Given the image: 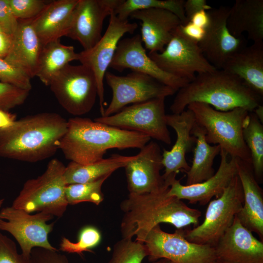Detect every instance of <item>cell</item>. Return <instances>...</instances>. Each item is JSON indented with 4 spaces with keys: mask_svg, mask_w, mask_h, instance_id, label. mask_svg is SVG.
<instances>
[{
    "mask_svg": "<svg viewBox=\"0 0 263 263\" xmlns=\"http://www.w3.org/2000/svg\"><path fill=\"white\" fill-rule=\"evenodd\" d=\"M184 0H122L114 13L122 19H128L134 11L148 9H161L169 11L176 15L182 24L187 21L185 16Z\"/></svg>",
    "mask_w": 263,
    "mask_h": 263,
    "instance_id": "obj_32",
    "label": "cell"
},
{
    "mask_svg": "<svg viewBox=\"0 0 263 263\" xmlns=\"http://www.w3.org/2000/svg\"><path fill=\"white\" fill-rule=\"evenodd\" d=\"M214 247L216 259L225 263H263V242L236 216Z\"/></svg>",
    "mask_w": 263,
    "mask_h": 263,
    "instance_id": "obj_20",
    "label": "cell"
},
{
    "mask_svg": "<svg viewBox=\"0 0 263 263\" xmlns=\"http://www.w3.org/2000/svg\"><path fill=\"white\" fill-rule=\"evenodd\" d=\"M227 26L237 38L243 33L253 43L263 42V0H237L230 7Z\"/></svg>",
    "mask_w": 263,
    "mask_h": 263,
    "instance_id": "obj_27",
    "label": "cell"
},
{
    "mask_svg": "<svg viewBox=\"0 0 263 263\" xmlns=\"http://www.w3.org/2000/svg\"><path fill=\"white\" fill-rule=\"evenodd\" d=\"M243 135L250 152L254 176L258 183L261 182L263 176V125L253 112H249Z\"/></svg>",
    "mask_w": 263,
    "mask_h": 263,
    "instance_id": "obj_31",
    "label": "cell"
},
{
    "mask_svg": "<svg viewBox=\"0 0 263 263\" xmlns=\"http://www.w3.org/2000/svg\"><path fill=\"white\" fill-rule=\"evenodd\" d=\"M184 9L188 22L195 13L201 10L208 11L212 8L206 0H185Z\"/></svg>",
    "mask_w": 263,
    "mask_h": 263,
    "instance_id": "obj_43",
    "label": "cell"
},
{
    "mask_svg": "<svg viewBox=\"0 0 263 263\" xmlns=\"http://www.w3.org/2000/svg\"><path fill=\"white\" fill-rule=\"evenodd\" d=\"M237 174L243 191L242 208L236 216L240 223L263 241V193L253 171L251 162L236 158Z\"/></svg>",
    "mask_w": 263,
    "mask_h": 263,
    "instance_id": "obj_22",
    "label": "cell"
},
{
    "mask_svg": "<svg viewBox=\"0 0 263 263\" xmlns=\"http://www.w3.org/2000/svg\"><path fill=\"white\" fill-rule=\"evenodd\" d=\"M147 256L143 243L122 238L114 244L108 263H142Z\"/></svg>",
    "mask_w": 263,
    "mask_h": 263,
    "instance_id": "obj_34",
    "label": "cell"
},
{
    "mask_svg": "<svg viewBox=\"0 0 263 263\" xmlns=\"http://www.w3.org/2000/svg\"><path fill=\"white\" fill-rule=\"evenodd\" d=\"M179 26L161 52L149 53L150 58L164 71L189 82L197 74L217 69L207 59L198 44L185 37Z\"/></svg>",
    "mask_w": 263,
    "mask_h": 263,
    "instance_id": "obj_11",
    "label": "cell"
},
{
    "mask_svg": "<svg viewBox=\"0 0 263 263\" xmlns=\"http://www.w3.org/2000/svg\"><path fill=\"white\" fill-rule=\"evenodd\" d=\"M16 115L9 111L0 109V130L11 127L16 121Z\"/></svg>",
    "mask_w": 263,
    "mask_h": 263,
    "instance_id": "obj_46",
    "label": "cell"
},
{
    "mask_svg": "<svg viewBox=\"0 0 263 263\" xmlns=\"http://www.w3.org/2000/svg\"><path fill=\"white\" fill-rule=\"evenodd\" d=\"M105 78L112 90V98L101 116L114 114L130 104L166 98L176 92L149 75L134 71L123 76L107 71Z\"/></svg>",
    "mask_w": 263,
    "mask_h": 263,
    "instance_id": "obj_13",
    "label": "cell"
},
{
    "mask_svg": "<svg viewBox=\"0 0 263 263\" xmlns=\"http://www.w3.org/2000/svg\"><path fill=\"white\" fill-rule=\"evenodd\" d=\"M19 24L8 0H0V25L9 33L13 35Z\"/></svg>",
    "mask_w": 263,
    "mask_h": 263,
    "instance_id": "obj_41",
    "label": "cell"
},
{
    "mask_svg": "<svg viewBox=\"0 0 263 263\" xmlns=\"http://www.w3.org/2000/svg\"><path fill=\"white\" fill-rule=\"evenodd\" d=\"M222 70L239 77L263 98V42L245 46L230 58Z\"/></svg>",
    "mask_w": 263,
    "mask_h": 263,
    "instance_id": "obj_25",
    "label": "cell"
},
{
    "mask_svg": "<svg viewBox=\"0 0 263 263\" xmlns=\"http://www.w3.org/2000/svg\"><path fill=\"white\" fill-rule=\"evenodd\" d=\"M67 120L56 113L43 112L16 120L0 130V156L35 163L53 156L59 150Z\"/></svg>",
    "mask_w": 263,
    "mask_h": 263,
    "instance_id": "obj_2",
    "label": "cell"
},
{
    "mask_svg": "<svg viewBox=\"0 0 263 263\" xmlns=\"http://www.w3.org/2000/svg\"><path fill=\"white\" fill-rule=\"evenodd\" d=\"M29 92L0 82V109L9 111L22 104L27 99Z\"/></svg>",
    "mask_w": 263,
    "mask_h": 263,
    "instance_id": "obj_38",
    "label": "cell"
},
{
    "mask_svg": "<svg viewBox=\"0 0 263 263\" xmlns=\"http://www.w3.org/2000/svg\"><path fill=\"white\" fill-rule=\"evenodd\" d=\"M33 20H18L10 49L4 58L31 78L36 76L44 46L34 27Z\"/></svg>",
    "mask_w": 263,
    "mask_h": 263,
    "instance_id": "obj_24",
    "label": "cell"
},
{
    "mask_svg": "<svg viewBox=\"0 0 263 263\" xmlns=\"http://www.w3.org/2000/svg\"><path fill=\"white\" fill-rule=\"evenodd\" d=\"M65 167L57 159L51 160L41 175L25 182L11 206L29 213L42 212L61 218L69 205L65 192Z\"/></svg>",
    "mask_w": 263,
    "mask_h": 263,
    "instance_id": "obj_6",
    "label": "cell"
},
{
    "mask_svg": "<svg viewBox=\"0 0 263 263\" xmlns=\"http://www.w3.org/2000/svg\"><path fill=\"white\" fill-rule=\"evenodd\" d=\"M52 215L40 212L32 214L12 206L0 210V230L11 234L19 244L21 253L30 257L36 247L59 251L48 240L55 222H47L54 218Z\"/></svg>",
    "mask_w": 263,
    "mask_h": 263,
    "instance_id": "obj_12",
    "label": "cell"
},
{
    "mask_svg": "<svg viewBox=\"0 0 263 263\" xmlns=\"http://www.w3.org/2000/svg\"><path fill=\"white\" fill-rule=\"evenodd\" d=\"M101 239V233L98 229L93 226H86L80 230L76 242L62 237L59 249L62 252L81 256L85 251L92 252V249L99 244Z\"/></svg>",
    "mask_w": 263,
    "mask_h": 263,
    "instance_id": "obj_35",
    "label": "cell"
},
{
    "mask_svg": "<svg viewBox=\"0 0 263 263\" xmlns=\"http://www.w3.org/2000/svg\"><path fill=\"white\" fill-rule=\"evenodd\" d=\"M137 27L136 23L122 19L113 13L110 16L108 26L100 40L89 50L78 53V60L90 68L95 76L101 116L103 115L105 111L104 79L107 69L121 38L126 33H133Z\"/></svg>",
    "mask_w": 263,
    "mask_h": 263,
    "instance_id": "obj_14",
    "label": "cell"
},
{
    "mask_svg": "<svg viewBox=\"0 0 263 263\" xmlns=\"http://www.w3.org/2000/svg\"><path fill=\"white\" fill-rule=\"evenodd\" d=\"M109 67L119 72L129 69L146 75L176 92L189 82L160 68L147 54L139 34L119 41Z\"/></svg>",
    "mask_w": 263,
    "mask_h": 263,
    "instance_id": "obj_17",
    "label": "cell"
},
{
    "mask_svg": "<svg viewBox=\"0 0 263 263\" xmlns=\"http://www.w3.org/2000/svg\"><path fill=\"white\" fill-rule=\"evenodd\" d=\"M212 263H224V262L220 261L217 260L216 259V260L214 262H213Z\"/></svg>",
    "mask_w": 263,
    "mask_h": 263,
    "instance_id": "obj_50",
    "label": "cell"
},
{
    "mask_svg": "<svg viewBox=\"0 0 263 263\" xmlns=\"http://www.w3.org/2000/svg\"><path fill=\"white\" fill-rule=\"evenodd\" d=\"M0 263H32L30 257H26L18 251L14 241L0 232Z\"/></svg>",
    "mask_w": 263,
    "mask_h": 263,
    "instance_id": "obj_39",
    "label": "cell"
},
{
    "mask_svg": "<svg viewBox=\"0 0 263 263\" xmlns=\"http://www.w3.org/2000/svg\"><path fill=\"white\" fill-rule=\"evenodd\" d=\"M13 35L7 32L0 25V57L4 58L10 49Z\"/></svg>",
    "mask_w": 263,
    "mask_h": 263,
    "instance_id": "obj_44",
    "label": "cell"
},
{
    "mask_svg": "<svg viewBox=\"0 0 263 263\" xmlns=\"http://www.w3.org/2000/svg\"><path fill=\"white\" fill-rule=\"evenodd\" d=\"M187 108L193 112L196 124L204 130L208 144L219 145L230 157L251 162L243 135L249 113L248 110L236 108L220 111L200 102L191 103Z\"/></svg>",
    "mask_w": 263,
    "mask_h": 263,
    "instance_id": "obj_5",
    "label": "cell"
},
{
    "mask_svg": "<svg viewBox=\"0 0 263 263\" xmlns=\"http://www.w3.org/2000/svg\"><path fill=\"white\" fill-rule=\"evenodd\" d=\"M31 259L32 263H69L66 256L59 253V251L40 247L32 249Z\"/></svg>",
    "mask_w": 263,
    "mask_h": 263,
    "instance_id": "obj_40",
    "label": "cell"
},
{
    "mask_svg": "<svg viewBox=\"0 0 263 263\" xmlns=\"http://www.w3.org/2000/svg\"><path fill=\"white\" fill-rule=\"evenodd\" d=\"M220 155L221 161L218 170L210 178L202 182L183 185L180 180L176 179L177 174L167 178L166 179L169 182L168 195L188 200L190 204L199 203L201 205L207 204L213 197H219L237 174L236 158L228 159L227 152L221 148Z\"/></svg>",
    "mask_w": 263,
    "mask_h": 263,
    "instance_id": "obj_18",
    "label": "cell"
},
{
    "mask_svg": "<svg viewBox=\"0 0 263 263\" xmlns=\"http://www.w3.org/2000/svg\"><path fill=\"white\" fill-rule=\"evenodd\" d=\"M49 86L62 107L76 116L89 113L98 96L94 74L81 64L67 65L55 77Z\"/></svg>",
    "mask_w": 263,
    "mask_h": 263,
    "instance_id": "obj_8",
    "label": "cell"
},
{
    "mask_svg": "<svg viewBox=\"0 0 263 263\" xmlns=\"http://www.w3.org/2000/svg\"><path fill=\"white\" fill-rule=\"evenodd\" d=\"M262 99L239 77L216 69L196 75L192 80L180 89L170 110L172 113H180L189 104L200 102L220 111L243 108L252 112L262 105Z\"/></svg>",
    "mask_w": 263,
    "mask_h": 263,
    "instance_id": "obj_4",
    "label": "cell"
},
{
    "mask_svg": "<svg viewBox=\"0 0 263 263\" xmlns=\"http://www.w3.org/2000/svg\"><path fill=\"white\" fill-rule=\"evenodd\" d=\"M78 0L49 1L33 20L34 27L43 45L66 36Z\"/></svg>",
    "mask_w": 263,
    "mask_h": 263,
    "instance_id": "obj_26",
    "label": "cell"
},
{
    "mask_svg": "<svg viewBox=\"0 0 263 263\" xmlns=\"http://www.w3.org/2000/svg\"><path fill=\"white\" fill-rule=\"evenodd\" d=\"M149 263H174L166 259H160L155 261L150 262Z\"/></svg>",
    "mask_w": 263,
    "mask_h": 263,
    "instance_id": "obj_48",
    "label": "cell"
},
{
    "mask_svg": "<svg viewBox=\"0 0 263 263\" xmlns=\"http://www.w3.org/2000/svg\"><path fill=\"white\" fill-rule=\"evenodd\" d=\"M253 112L256 114L259 120L263 123V106L262 105L258 106Z\"/></svg>",
    "mask_w": 263,
    "mask_h": 263,
    "instance_id": "obj_47",
    "label": "cell"
},
{
    "mask_svg": "<svg viewBox=\"0 0 263 263\" xmlns=\"http://www.w3.org/2000/svg\"><path fill=\"white\" fill-rule=\"evenodd\" d=\"M124 168L127 188L131 194L155 192L168 183L160 173L164 168L160 147L153 141L140 149Z\"/></svg>",
    "mask_w": 263,
    "mask_h": 263,
    "instance_id": "obj_19",
    "label": "cell"
},
{
    "mask_svg": "<svg viewBox=\"0 0 263 263\" xmlns=\"http://www.w3.org/2000/svg\"><path fill=\"white\" fill-rule=\"evenodd\" d=\"M160 190L144 194L129 193L120 204L123 212L120 229L123 238L143 243L148 233L160 223H169L176 229L198 225L201 212L188 207L182 200L168 195L169 182Z\"/></svg>",
    "mask_w": 263,
    "mask_h": 263,
    "instance_id": "obj_1",
    "label": "cell"
},
{
    "mask_svg": "<svg viewBox=\"0 0 263 263\" xmlns=\"http://www.w3.org/2000/svg\"><path fill=\"white\" fill-rule=\"evenodd\" d=\"M110 176L108 175L92 182L66 185L65 192L68 204L90 202L99 205L104 199L101 190L102 185Z\"/></svg>",
    "mask_w": 263,
    "mask_h": 263,
    "instance_id": "obj_33",
    "label": "cell"
},
{
    "mask_svg": "<svg viewBox=\"0 0 263 263\" xmlns=\"http://www.w3.org/2000/svg\"><path fill=\"white\" fill-rule=\"evenodd\" d=\"M164 97L126 106L117 113L100 116L94 121L119 129L135 132L169 145Z\"/></svg>",
    "mask_w": 263,
    "mask_h": 263,
    "instance_id": "obj_9",
    "label": "cell"
},
{
    "mask_svg": "<svg viewBox=\"0 0 263 263\" xmlns=\"http://www.w3.org/2000/svg\"><path fill=\"white\" fill-rule=\"evenodd\" d=\"M122 0H78L66 37L77 41L84 50L101 38L104 19L114 12Z\"/></svg>",
    "mask_w": 263,
    "mask_h": 263,
    "instance_id": "obj_16",
    "label": "cell"
},
{
    "mask_svg": "<svg viewBox=\"0 0 263 263\" xmlns=\"http://www.w3.org/2000/svg\"><path fill=\"white\" fill-rule=\"evenodd\" d=\"M168 126L174 129L176 133V140L169 150H163L162 153V164L165 172L164 179L180 171H188L190 168L186 154L189 152L196 143V138L192 133L195 124L193 112L187 109L180 113L166 114Z\"/></svg>",
    "mask_w": 263,
    "mask_h": 263,
    "instance_id": "obj_21",
    "label": "cell"
},
{
    "mask_svg": "<svg viewBox=\"0 0 263 263\" xmlns=\"http://www.w3.org/2000/svg\"><path fill=\"white\" fill-rule=\"evenodd\" d=\"M78 60L74 46L61 43L60 39L44 45L40 55L36 76L49 86L58 73L70 62Z\"/></svg>",
    "mask_w": 263,
    "mask_h": 263,
    "instance_id": "obj_30",
    "label": "cell"
},
{
    "mask_svg": "<svg viewBox=\"0 0 263 263\" xmlns=\"http://www.w3.org/2000/svg\"><path fill=\"white\" fill-rule=\"evenodd\" d=\"M12 12L18 20L36 18L49 1L43 0H8Z\"/></svg>",
    "mask_w": 263,
    "mask_h": 263,
    "instance_id": "obj_37",
    "label": "cell"
},
{
    "mask_svg": "<svg viewBox=\"0 0 263 263\" xmlns=\"http://www.w3.org/2000/svg\"><path fill=\"white\" fill-rule=\"evenodd\" d=\"M31 79L23 71L0 57V82L30 91L32 89Z\"/></svg>",
    "mask_w": 263,
    "mask_h": 263,
    "instance_id": "obj_36",
    "label": "cell"
},
{
    "mask_svg": "<svg viewBox=\"0 0 263 263\" xmlns=\"http://www.w3.org/2000/svg\"><path fill=\"white\" fill-rule=\"evenodd\" d=\"M129 17L141 21V40L149 53L161 52L182 24L174 14L161 9L136 11Z\"/></svg>",
    "mask_w": 263,
    "mask_h": 263,
    "instance_id": "obj_23",
    "label": "cell"
},
{
    "mask_svg": "<svg viewBox=\"0 0 263 263\" xmlns=\"http://www.w3.org/2000/svg\"><path fill=\"white\" fill-rule=\"evenodd\" d=\"M242 187L236 174L223 193L210 201L203 222L185 230L186 238L193 243L215 246L242 208Z\"/></svg>",
    "mask_w": 263,
    "mask_h": 263,
    "instance_id": "obj_7",
    "label": "cell"
},
{
    "mask_svg": "<svg viewBox=\"0 0 263 263\" xmlns=\"http://www.w3.org/2000/svg\"><path fill=\"white\" fill-rule=\"evenodd\" d=\"M230 8L222 6L208 11L209 23L198 43L205 57L217 69H222L230 58L246 46L245 40L232 35L227 28Z\"/></svg>",
    "mask_w": 263,
    "mask_h": 263,
    "instance_id": "obj_15",
    "label": "cell"
},
{
    "mask_svg": "<svg viewBox=\"0 0 263 263\" xmlns=\"http://www.w3.org/2000/svg\"><path fill=\"white\" fill-rule=\"evenodd\" d=\"M150 139L141 133L76 116L67 120L59 149L67 159L85 165L103 159L110 149H140Z\"/></svg>",
    "mask_w": 263,
    "mask_h": 263,
    "instance_id": "obj_3",
    "label": "cell"
},
{
    "mask_svg": "<svg viewBox=\"0 0 263 263\" xmlns=\"http://www.w3.org/2000/svg\"><path fill=\"white\" fill-rule=\"evenodd\" d=\"M179 28L185 37L198 44L202 40L205 34V29L190 21L181 24Z\"/></svg>",
    "mask_w": 263,
    "mask_h": 263,
    "instance_id": "obj_42",
    "label": "cell"
},
{
    "mask_svg": "<svg viewBox=\"0 0 263 263\" xmlns=\"http://www.w3.org/2000/svg\"><path fill=\"white\" fill-rule=\"evenodd\" d=\"M114 154L107 158H103L88 164H80L72 162L65 167L64 173L66 184L84 183L98 180L111 175L117 169L125 167L133 158Z\"/></svg>",
    "mask_w": 263,
    "mask_h": 263,
    "instance_id": "obj_28",
    "label": "cell"
},
{
    "mask_svg": "<svg viewBox=\"0 0 263 263\" xmlns=\"http://www.w3.org/2000/svg\"><path fill=\"white\" fill-rule=\"evenodd\" d=\"M143 244L150 262L166 259L174 263H212L216 260L214 246L189 241L183 228L170 233L158 225L148 233Z\"/></svg>",
    "mask_w": 263,
    "mask_h": 263,
    "instance_id": "obj_10",
    "label": "cell"
},
{
    "mask_svg": "<svg viewBox=\"0 0 263 263\" xmlns=\"http://www.w3.org/2000/svg\"><path fill=\"white\" fill-rule=\"evenodd\" d=\"M4 199L3 198L0 199V207L2 206L4 203Z\"/></svg>",
    "mask_w": 263,
    "mask_h": 263,
    "instance_id": "obj_49",
    "label": "cell"
},
{
    "mask_svg": "<svg viewBox=\"0 0 263 263\" xmlns=\"http://www.w3.org/2000/svg\"><path fill=\"white\" fill-rule=\"evenodd\" d=\"M192 134L196 138L192 165L186 172V185H191L202 182L213 175L214 170L213 164L215 157L220 154L221 147L218 145L208 144L205 137L203 129L195 123Z\"/></svg>",
    "mask_w": 263,
    "mask_h": 263,
    "instance_id": "obj_29",
    "label": "cell"
},
{
    "mask_svg": "<svg viewBox=\"0 0 263 263\" xmlns=\"http://www.w3.org/2000/svg\"><path fill=\"white\" fill-rule=\"evenodd\" d=\"M209 16L208 11L201 10L195 13L190 18V21L195 25L206 29L209 23Z\"/></svg>",
    "mask_w": 263,
    "mask_h": 263,
    "instance_id": "obj_45",
    "label": "cell"
}]
</instances>
